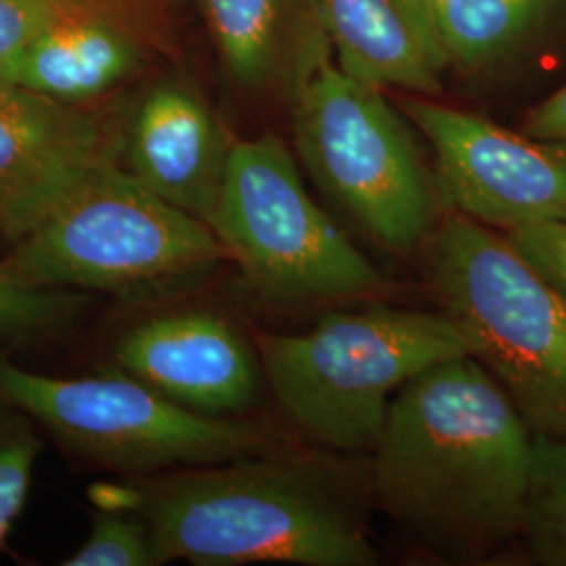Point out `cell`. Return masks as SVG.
<instances>
[{"mask_svg":"<svg viewBox=\"0 0 566 566\" xmlns=\"http://www.w3.org/2000/svg\"><path fill=\"white\" fill-rule=\"evenodd\" d=\"M63 565L154 566L160 560L149 525L139 512L97 504L86 542Z\"/></svg>","mask_w":566,"mask_h":566,"instance_id":"20","label":"cell"},{"mask_svg":"<svg viewBox=\"0 0 566 566\" xmlns=\"http://www.w3.org/2000/svg\"><path fill=\"white\" fill-rule=\"evenodd\" d=\"M319 28L292 61L294 143L325 193L392 254H411L439 224V187L382 91L329 57Z\"/></svg>","mask_w":566,"mask_h":566,"instance_id":"4","label":"cell"},{"mask_svg":"<svg viewBox=\"0 0 566 566\" xmlns=\"http://www.w3.org/2000/svg\"><path fill=\"white\" fill-rule=\"evenodd\" d=\"M133 20L107 0H74L4 67L0 82L67 105L99 99L142 70Z\"/></svg>","mask_w":566,"mask_h":566,"instance_id":"13","label":"cell"},{"mask_svg":"<svg viewBox=\"0 0 566 566\" xmlns=\"http://www.w3.org/2000/svg\"><path fill=\"white\" fill-rule=\"evenodd\" d=\"M264 380L308 439L369 451L395 395L432 365L470 355L446 313L369 304L332 311L303 334L256 338Z\"/></svg>","mask_w":566,"mask_h":566,"instance_id":"3","label":"cell"},{"mask_svg":"<svg viewBox=\"0 0 566 566\" xmlns=\"http://www.w3.org/2000/svg\"><path fill=\"white\" fill-rule=\"evenodd\" d=\"M504 235L521 259L566 303V221L521 224Z\"/></svg>","mask_w":566,"mask_h":566,"instance_id":"21","label":"cell"},{"mask_svg":"<svg viewBox=\"0 0 566 566\" xmlns=\"http://www.w3.org/2000/svg\"><path fill=\"white\" fill-rule=\"evenodd\" d=\"M426 277L470 355L533 434L566 437V303L497 229L460 212L424 243Z\"/></svg>","mask_w":566,"mask_h":566,"instance_id":"5","label":"cell"},{"mask_svg":"<svg viewBox=\"0 0 566 566\" xmlns=\"http://www.w3.org/2000/svg\"><path fill=\"white\" fill-rule=\"evenodd\" d=\"M535 434L472 355L395 395L374 451L378 506L418 547L479 563L523 537Z\"/></svg>","mask_w":566,"mask_h":566,"instance_id":"1","label":"cell"},{"mask_svg":"<svg viewBox=\"0 0 566 566\" xmlns=\"http://www.w3.org/2000/svg\"><path fill=\"white\" fill-rule=\"evenodd\" d=\"M346 74L416 95L443 91L446 51L424 0H304Z\"/></svg>","mask_w":566,"mask_h":566,"instance_id":"14","label":"cell"},{"mask_svg":"<svg viewBox=\"0 0 566 566\" xmlns=\"http://www.w3.org/2000/svg\"><path fill=\"white\" fill-rule=\"evenodd\" d=\"M74 0H0V76L36 32Z\"/></svg>","mask_w":566,"mask_h":566,"instance_id":"22","label":"cell"},{"mask_svg":"<svg viewBox=\"0 0 566 566\" xmlns=\"http://www.w3.org/2000/svg\"><path fill=\"white\" fill-rule=\"evenodd\" d=\"M102 506L147 521L160 565L371 566L364 514L324 465L252 455L99 485Z\"/></svg>","mask_w":566,"mask_h":566,"instance_id":"2","label":"cell"},{"mask_svg":"<svg viewBox=\"0 0 566 566\" xmlns=\"http://www.w3.org/2000/svg\"><path fill=\"white\" fill-rule=\"evenodd\" d=\"M227 74L243 88H263L303 41L304 0H198Z\"/></svg>","mask_w":566,"mask_h":566,"instance_id":"15","label":"cell"},{"mask_svg":"<svg viewBox=\"0 0 566 566\" xmlns=\"http://www.w3.org/2000/svg\"><path fill=\"white\" fill-rule=\"evenodd\" d=\"M523 133L535 139L566 142V84L528 112Z\"/></svg>","mask_w":566,"mask_h":566,"instance_id":"23","label":"cell"},{"mask_svg":"<svg viewBox=\"0 0 566 566\" xmlns=\"http://www.w3.org/2000/svg\"><path fill=\"white\" fill-rule=\"evenodd\" d=\"M449 67L486 70L510 57L566 0H424Z\"/></svg>","mask_w":566,"mask_h":566,"instance_id":"16","label":"cell"},{"mask_svg":"<svg viewBox=\"0 0 566 566\" xmlns=\"http://www.w3.org/2000/svg\"><path fill=\"white\" fill-rule=\"evenodd\" d=\"M0 397L70 451L128 476L224 464L269 451L259 428L187 409L122 369L57 378L0 361Z\"/></svg>","mask_w":566,"mask_h":566,"instance_id":"8","label":"cell"},{"mask_svg":"<svg viewBox=\"0 0 566 566\" xmlns=\"http://www.w3.org/2000/svg\"><path fill=\"white\" fill-rule=\"evenodd\" d=\"M42 451L36 422L0 397V547L18 523Z\"/></svg>","mask_w":566,"mask_h":566,"instance_id":"19","label":"cell"},{"mask_svg":"<svg viewBox=\"0 0 566 566\" xmlns=\"http://www.w3.org/2000/svg\"><path fill=\"white\" fill-rule=\"evenodd\" d=\"M523 539L537 565L566 566V437L535 434Z\"/></svg>","mask_w":566,"mask_h":566,"instance_id":"17","label":"cell"},{"mask_svg":"<svg viewBox=\"0 0 566 566\" xmlns=\"http://www.w3.org/2000/svg\"><path fill=\"white\" fill-rule=\"evenodd\" d=\"M114 365L175 403L214 418L248 409L264 378L259 350L227 317L206 308L133 325L114 346Z\"/></svg>","mask_w":566,"mask_h":566,"instance_id":"11","label":"cell"},{"mask_svg":"<svg viewBox=\"0 0 566 566\" xmlns=\"http://www.w3.org/2000/svg\"><path fill=\"white\" fill-rule=\"evenodd\" d=\"M405 116L434 154L441 202L506 233L566 221V142L512 133L483 116L426 99H405Z\"/></svg>","mask_w":566,"mask_h":566,"instance_id":"9","label":"cell"},{"mask_svg":"<svg viewBox=\"0 0 566 566\" xmlns=\"http://www.w3.org/2000/svg\"><path fill=\"white\" fill-rule=\"evenodd\" d=\"M227 259L214 231L105 164L4 256L25 282L154 298L202 282Z\"/></svg>","mask_w":566,"mask_h":566,"instance_id":"6","label":"cell"},{"mask_svg":"<svg viewBox=\"0 0 566 566\" xmlns=\"http://www.w3.org/2000/svg\"><path fill=\"white\" fill-rule=\"evenodd\" d=\"M210 229L264 303H348L385 292L380 271L311 198L273 133L233 143Z\"/></svg>","mask_w":566,"mask_h":566,"instance_id":"7","label":"cell"},{"mask_svg":"<svg viewBox=\"0 0 566 566\" xmlns=\"http://www.w3.org/2000/svg\"><path fill=\"white\" fill-rule=\"evenodd\" d=\"M114 156L102 124L81 105L0 82V238L20 242Z\"/></svg>","mask_w":566,"mask_h":566,"instance_id":"10","label":"cell"},{"mask_svg":"<svg viewBox=\"0 0 566 566\" xmlns=\"http://www.w3.org/2000/svg\"><path fill=\"white\" fill-rule=\"evenodd\" d=\"M88 303L76 290L25 282L0 259V346L28 343L72 324Z\"/></svg>","mask_w":566,"mask_h":566,"instance_id":"18","label":"cell"},{"mask_svg":"<svg viewBox=\"0 0 566 566\" xmlns=\"http://www.w3.org/2000/svg\"><path fill=\"white\" fill-rule=\"evenodd\" d=\"M233 143L202 95L177 78L151 84L120 143L124 170L164 202L210 227Z\"/></svg>","mask_w":566,"mask_h":566,"instance_id":"12","label":"cell"}]
</instances>
